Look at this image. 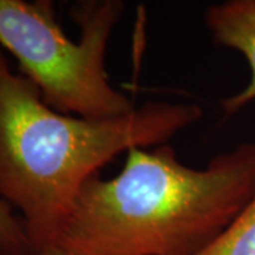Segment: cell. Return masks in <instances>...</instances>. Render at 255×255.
Wrapping results in <instances>:
<instances>
[{"label":"cell","instance_id":"cell-1","mask_svg":"<svg viewBox=\"0 0 255 255\" xmlns=\"http://www.w3.org/2000/svg\"><path fill=\"white\" fill-rule=\"evenodd\" d=\"M127 153L114 179L95 173L82 184L50 251L196 255L255 193V142L214 156L204 169L179 162L167 143Z\"/></svg>","mask_w":255,"mask_h":255},{"label":"cell","instance_id":"cell-2","mask_svg":"<svg viewBox=\"0 0 255 255\" xmlns=\"http://www.w3.org/2000/svg\"><path fill=\"white\" fill-rule=\"evenodd\" d=\"M203 115L200 105L150 101L127 115L87 119L47 105L0 47V197L20 210L30 255L55 244L82 184L133 147L167 143Z\"/></svg>","mask_w":255,"mask_h":255},{"label":"cell","instance_id":"cell-6","mask_svg":"<svg viewBox=\"0 0 255 255\" xmlns=\"http://www.w3.org/2000/svg\"><path fill=\"white\" fill-rule=\"evenodd\" d=\"M0 255H30L23 223L11 213V206L0 197Z\"/></svg>","mask_w":255,"mask_h":255},{"label":"cell","instance_id":"cell-7","mask_svg":"<svg viewBox=\"0 0 255 255\" xmlns=\"http://www.w3.org/2000/svg\"><path fill=\"white\" fill-rule=\"evenodd\" d=\"M46 255H64L61 253H58V251H50V253H47Z\"/></svg>","mask_w":255,"mask_h":255},{"label":"cell","instance_id":"cell-4","mask_svg":"<svg viewBox=\"0 0 255 255\" xmlns=\"http://www.w3.org/2000/svg\"><path fill=\"white\" fill-rule=\"evenodd\" d=\"M204 21L213 40L241 53L251 70L246 87L221 102L224 112L231 115L255 101V0H228L213 4L206 10Z\"/></svg>","mask_w":255,"mask_h":255},{"label":"cell","instance_id":"cell-3","mask_svg":"<svg viewBox=\"0 0 255 255\" xmlns=\"http://www.w3.org/2000/svg\"><path fill=\"white\" fill-rule=\"evenodd\" d=\"M124 10L119 0L74 4L70 13L81 34L73 41L58 24L51 1L0 0V47L57 112L87 119L122 117L136 107L111 85L105 57Z\"/></svg>","mask_w":255,"mask_h":255},{"label":"cell","instance_id":"cell-5","mask_svg":"<svg viewBox=\"0 0 255 255\" xmlns=\"http://www.w3.org/2000/svg\"><path fill=\"white\" fill-rule=\"evenodd\" d=\"M196 255H255V193L231 224Z\"/></svg>","mask_w":255,"mask_h":255}]
</instances>
